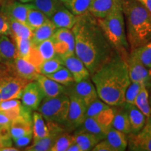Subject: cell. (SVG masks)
I'll list each match as a JSON object with an SVG mask.
<instances>
[{
    "label": "cell",
    "instance_id": "1",
    "mask_svg": "<svg viewBox=\"0 0 151 151\" xmlns=\"http://www.w3.org/2000/svg\"><path fill=\"white\" fill-rule=\"evenodd\" d=\"M71 30L75 38V54L83 62L90 76L117 53L97 18L90 12L77 16L76 22Z\"/></svg>",
    "mask_w": 151,
    "mask_h": 151
},
{
    "label": "cell",
    "instance_id": "2",
    "mask_svg": "<svg viewBox=\"0 0 151 151\" xmlns=\"http://www.w3.org/2000/svg\"><path fill=\"white\" fill-rule=\"evenodd\" d=\"M98 97L111 106L124 104V94L131 83L126 60L117 53L91 75Z\"/></svg>",
    "mask_w": 151,
    "mask_h": 151
},
{
    "label": "cell",
    "instance_id": "3",
    "mask_svg": "<svg viewBox=\"0 0 151 151\" xmlns=\"http://www.w3.org/2000/svg\"><path fill=\"white\" fill-rule=\"evenodd\" d=\"M130 50L151 41V14L137 0H122Z\"/></svg>",
    "mask_w": 151,
    "mask_h": 151
},
{
    "label": "cell",
    "instance_id": "4",
    "mask_svg": "<svg viewBox=\"0 0 151 151\" xmlns=\"http://www.w3.org/2000/svg\"><path fill=\"white\" fill-rule=\"evenodd\" d=\"M97 20L117 52L125 60L127 59L130 48L126 36L122 0H119L113 10L106 16L103 18H97Z\"/></svg>",
    "mask_w": 151,
    "mask_h": 151
},
{
    "label": "cell",
    "instance_id": "5",
    "mask_svg": "<svg viewBox=\"0 0 151 151\" xmlns=\"http://www.w3.org/2000/svg\"><path fill=\"white\" fill-rule=\"evenodd\" d=\"M69 104L70 98L65 92L54 97H44L37 110L47 122L63 126L68 115Z\"/></svg>",
    "mask_w": 151,
    "mask_h": 151
},
{
    "label": "cell",
    "instance_id": "6",
    "mask_svg": "<svg viewBox=\"0 0 151 151\" xmlns=\"http://www.w3.org/2000/svg\"><path fill=\"white\" fill-rule=\"evenodd\" d=\"M69 96L70 104L63 127L66 132H72L80 127L86 119L87 106L82 100L76 96Z\"/></svg>",
    "mask_w": 151,
    "mask_h": 151
},
{
    "label": "cell",
    "instance_id": "7",
    "mask_svg": "<svg viewBox=\"0 0 151 151\" xmlns=\"http://www.w3.org/2000/svg\"><path fill=\"white\" fill-rule=\"evenodd\" d=\"M30 81L18 76H6L0 80L1 99H20L24 87Z\"/></svg>",
    "mask_w": 151,
    "mask_h": 151
},
{
    "label": "cell",
    "instance_id": "8",
    "mask_svg": "<svg viewBox=\"0 0 151 151\" xmlns=\"http://www.w3.org/2000/svg\"><path fill=\"white\" fill-rule=\"evenodd\" d=\"M126 62L131 82L141 83L144 84L147 88L151 87L149 69L138 59L133 50H130L129 56L126 59Z\"/></svg>",
    "mask_w": 151,
    "mask_h": 151
},
{
    "label": "cell",
    "instance_id": "9",
    "mask_svg": "<svg viewBox=\"0 0 151 151\" xmlns=\"http://www.w3.org/2000/svg\"><path fill=\"white\" fill-rule=\"evenodd\" d=\"M67 94L79 98L87 106L99 98L95 86L89 78L74 82L70 86L67 87Z\"/></svg>",
    "mask_w": 151,
    "mask_h": 151
},
{
    "label": "cell",
    "instance_id": "10",
    "mask_svg": "<svg viewBox=\"0 0 151 151\" xmlns=\"http://www.w3.org/2000/svg\"><path fill=\"white\" fill-rule=\"evenodd\" d=\"M14 39L16 47L18 57L27 60L37 68H39L43 62V60L38 52L37 47L32 43L31 39L15 38Z\"/></svg>",
    "mask_w": 151,
    "mask_h": 151
},
{
    "label": "cell",
    "instance_id": "11",
    "mask_svg": "<svg viewBox=\"0 0 151 151\" xmlns=\"http://www.w3.org/2000/svg\"><path fill=\"white\" fill-rule=\"evenodd\" d=\"M49 128V134L47 137L34 141L31 146H27L24 149L27 151H47L50 150L53 146L55 141L60 134L65 131V128L61 124L55 122H48Z\"/></svg>",
    "mask_w": 151,
    "mask_h": 151
},
{
    "label": "cell",
    "instance_id": "12",
    "mask_svg": "<svg viewBox=\"0 0 151 151\" xmlns=\"http://www.w3.org/2000/svg\"><path fill=\"white\" fill-rule=\"evenodd\" d=\"M44 98L42 90L37 81H30L24 87L21 96L22 105L32 111H37Z\"/></svg>",
    "mask_w": 151,
    "mask_h": 151
},
{
    "label": "cell",
    "instance_id": "13",
    "mask_svg": "<svg viewBox=\"0 0 151 151\" xmlns=\"http://www.w3.org/2000/svg\"><path fill=\"white\" fill-rule=\"evenodd\" d=\"M60 58L63 66H65L71 73L75 82H79L85 79L90 78V73L89 71L85 66L83 62L79 59L75 53Z\"/></svg>",
    "mask_w": 151,
    "mask_h": 151
},
{
    "label": "cell",
    "instance_id": "14",
    "mask_svg": "<svg viewBox=\"0 0 151 151\" xmlns=\"http://www.w3.org/2000/svg\"><path fill=\"white\" fill-rule=\"evenodd\" d=\"M33 6L32 4L14 1L4 6L1 9V12L9 20H17L27 24V13Z\"/></svg>",
    "mask_w": 151,
    "mask_h": 151
},
{
    "label": "cell",
    "instance_id": "15",
    "mask_svg": "<svg viewBox=\"0 0 151 151\" xmlns=\"http://www.w3.org/2000/svg\"><path fill=\"white\" fill-rule=\"evenodd\" d=\"M9 68H12L16 76L29 81H35L40 73L35 65L20 57H17L14 64Z\"/></svg>",
    "mask_w": 151,
    "mask_h": 151
},
{
    "label": "cell",
    "instance_id": "16",
    "mask_svg": "<svg viewBox=\"0 0 151 151\" xmlns=\"http://www.w3.org/2000/svg\"><path fill=\"white\" fill-rule=\"evenodd\" d=\"M18 57L16 47L7 36L0 37V63L9 68Z\"/></svg>",
    "mask_w": 151,
    "mask_h": 151
},
{
    "label": "cell",
    "instance_id": "17",
    "mask_svg": "<svg viewBox=\"0 0 151 151\" xmlns=\"http://www.w3.org/2000/svg\"><path fill=\"white\" fill-rule=\"evenodd\" d=\"M35 81L41 88L44 97H54L65 92L67 93V87L58 83L45 75L39 73Z\"/></svg>",
    "mask_w": 151,
    "mask_h": 151
},
{
    "label": "cell",
    "instance_id": "18",
    "mask_svg": "<svg viewBox=\"0 0 151 151\" xmlns=\"http://www.w3.org/2000/svg\"><path fill=\"white\" fill-rule=\"evenodd\" d=\"M50 20L58 28L72 29L77 20V16L73 14L67 7L63 5L54 13Z\"/></svg>",
    "mask_w": 151,
    "mask_h": 151
},
{
    "label": "cell",
    "instance_id": "19",
    "mask_svg": "<svg viewBox=\"0 0 151 151\" xmlns=\"http://www.w3.org/2000/svg\"><path fill=\"white\" fill-rule=\"evenodd\" d=\"M127 139L129 150L136 151H151L150 132L141 129L137 134L130 133L129 138Z\"/></svg>",
    "mask_w": 151,
    "mask_h": 151
},
{
    "label": "cell",
    "instance_id": "20",
    "mask_svg": "<svg viewBox=\"0 0 151 151\" xmlns=\"http://www.w3.org/2000/svg\"><path fill=\"white\" fill-rule=\"evenodd\" d=\"M112 126L125 134H129L132 132L131 124L124 104L115 106V115Z\"/></svg>",
    "mask_w": 151,
    "mask_h": 151
},
{
    "label": "cell",
    "instance_id": "21",
    "mask_svg": "<svg viewBox=\"0 0 151 151\" xmlns=\"http://www.w3.org/2000/svg\"><path fill=\"white\" fill-rule=\"evenodd\" d=\"M124 106L127 109L128 117L131 124V133L137 134L144 127L146 117L135 105L127 104L124 103Z\"/></svg>",
    "mask_w": 151,
    "mask_h": 151
},
{
    "label": "cell",
    "instance_id": "22",
    "mask_svg": "<svg viewBox=\"0 0 151 151\" xmlns=\"http://www.w3.org/2000/svg\"><path fill=\"white\" fill-rule=\"evenodd\" d=\"M105 139L108 141L113 151H124L128 146L127 134L113 127L106 134Z\"/></svg>",
    "mask_w": 151,
    "mask_h": 151
},
{
    "label": "cell",
    "instance_id": "23",
    "mask_svg": "<svg viewBox=\"0 0 151 151\" xmlns=\"http://www.w3.org/2000/svg\"><path fill=\"white\" fill-rule=\"evenodd\" d=\"M119 0H92L89 12L96 18H103L108 15Z\"/></svg>",
    "mask_w": 151,
    "mask_h": 151
},
{
    "label": "cell",
    "instance_id": "24",
    "mask_svg": "<svg viewBox=\"0 0 151 151\" xmlns=\"http://www.w3.org/2000/svg\"><path fill=\"white\" fill-rule=\"evenodd\" d=\"M73 141L77 143L82 151L92 150L97 143L100 141L94 134L89 132L76 129L74 130Z\"/></svg>",
    "mask_w": 151,
    "mask_h": 151
},
{
    "label": "cell",
    "instance_id": "25",
    "mask_svg": "<svg viewBox=\"0 0 151 151\" xmlns=\"http://www.w3.org/2000/svg\"><path fill=\"white\" fill-rule=\"evenodd\" d=\"M56 29L57 28L55 24L52 23L51 20H49L46 23L33 30V35L31 40L34 44L37 46L43 41L52 38Z\"/></svg>",
    "mask_w": 151,
    "mask_h": 151
},
{
    "label": "cell",
    "instance_id": "26",
    "mask_svg": "<svg viewBox=\"0 0 151 151\" xmlns=\"http://www.w3.org/2000/svg\"><path fill=\"white\" fill-rule=\"evenodd\" d=\"M32 134L33 142L49 134V128L45 123L43 116L39 111H35L32 113Z\"/></svg>",
    "mask_w": 151,
    "mask_h": 151
},
{
    "label": "cell",
    "instance_id": "27",
    "mask_svg": "<svg viewBox=\"0 0 151 151\" xmlns=\"http://www.w3.org/2000/svg\"><path fill=\"white\" fill-rule=\"evenodd\" d=\"M23 105L18 99L2 100L0 101V111L6 113L13 120L20 116Z\"/></svg>",
    "mask_w": 151,
    "mask_h": 151
},
{
    "label": "cell",
    "instance_id": "28",
    "mask_svg": "<svg viewBox=\"0 0 151 151\" xmlns=\"http://www.w3.org/2000/svg\"><path fill=\"white\" fill-rule=\"evenodd\" d=\"M10 23L11 36L15 38L31 39L33 35V30L27 24L14 20H9Z\"/></svg>",
    "mask_w": 151,
    "mask_h": 151
},
{
    "label": "cell",
    "instance_id": "29",
    "mask_svg": "<svg viewBox=\"0 0 151 151\" xmlns=\"http://www.w3.org/2000/svg\"><path fill=\"white\" fill-rule=\"evenodd\" d=\"M77 129L83 130V131L92 134L99 141L105 139L106 136V134L101 129V127L98 124V122L95 120V118H91V117H87V118H86L83 122V124L78 128H77Z\"/></svg>",
    "mask_w": 151,
    "mask_h": 151
},
{
    "label": "cell",
    "instance_id": "30",
    "mask_svg": "<svg viewBox=\"0 0 151 151\" xmlns=\"http://www.w3.org/2000/svg\"><path fill=\"white\" fill-rule=\"evenodd\" d=\"M62 4L60 0H33L32 1V4L35 8L43 12L49 18L63 5Z\"/></svg>",
    "mask_w": 151,
    "mask_h": 151
},
{
    "label": "cell",
    "instance_id": "31",
    "mask_svg": "<svg viewBox=\"0 0 151 151\" xmlns=\"http://www.w3.org/2000/svg\"><path fill=\"white\" fill-rule=\"evenodd\" d=\"M50 18L48 16L39 11V9L35 8L34 6L28 11L27 16V24L32 29L34 30L42 25L46 22H48Z\"/></svg>",
    "mask_w": 151,
    "mask_h": 151
},
{
    "label": "cell",
    "instance_id": "32",
    "mask_svg": "<svg viewBox=\"0 0 151 151\" xmlns=\"http://www.w3.org/2000/svg\"><path fill=\"white\" fill-rule=\"evenodd\" d=\"M92 0H68L64 4L75 16H79L89 13Z\"/></svg>",
    "mask_w": 151,
    "mask_h": 151
},
{
    "label": "cell",
    "instance_id": "33",
    "mask_svg": "<svg viewBox=\"0 0 151 151\" xmlns=\"http://www.w3.org/2000/svg\"><path fill=\"white\" fill-rule=\"evenodd\" d=\"M115 115V106H111L108 109L100 112L95 117V120H97L98 124L101 127L106 134L113 127V120Z\"/></svg>",
    "mask_w": 151,
    "mask_h": 151
},
{
    "label": "cell",
    "instance_id": "34",
    "mask_svg": "<svg viewBox=\"0 0 151 151\" xmlns=\"http://www.w3.org/2000/svg\"><path fill=\"white\" fill-rule=\"evenodd\" d=\"M134 105L146 116V118L151 115V109L149 103V92L148 88L144 85L136 98Z\"/></svg>",
    "mask_w": 151,
    "mask_h": 151
},
{
    "label": "cell",
    "instance_id": "35",
    "mask_svg": "<svg viewBox=\"0 0 151 151\" xmlns=\"http://www.w3.org/2000/svg\"><path fill=\"white\" fill-rule=\"evenodd\" d=\"M46 76L65 87L70 86L75 82L71 73L65 66L60 68L54 73L47 75Z\"/></svg>",
    "mask_w": 151,
    "mask_h": 151
},
{
    "label": "cell",
    "instance_id": "36",
    "mask_svg": "<svg viewBox=\"0 0 151 151\" xmlns=\"http://www.w3.org/2000/svg\"><path fill=\"white\" fill-rule=\"evenodd\" d=\"M36 47H37L38 52L40 55L41 58H42L43 61L51 59L57 56L55 49L54 41L52 38L43 41L42 42L37 44Z\"/></svg>",
    "mask_w": 151,
    "mask_h": 151
},
{
    "label": "cell",
    "instance_id": "37",
    "mask_svg": "<svg viewBox=\"0 0 151 151\" xmlns=\"http://www.w3.org/2000/svg\"><path fill=\"white\" fill-rule=\"evenodd\" d=\"M62 67H63V65L61 60L57 55L51 59L43 61L38 69L41 74L47 76L54 73Z\"/></svg>",
    "mask_w": 151,
    "mask_h": 151
},
{
    "label": "cell",
    "instance_id": "38",
    "mask_svg": "<svg viewBox=\"0 0 151 151\" xmlns=\"http://www.w3.org/2000/svg\"><path fill=\"white\" fill-rule=\"evenodd\" d=\"M74 143L73 136L67 132H62L58 136L55 141L50 151H67L71 144Z\"/></svg>",
    "mask_w": 151,
    "mask_h": 151
},
{
    "label": "cell",
    "instance_id": "39",
    "mask_svg": "<svg viewBox=\"0 0 151 151\" xmlns=\"http://www.w3.org/2000/svg\"><path fill=\"white\" fill-rule=\"evenodd\" d=\"M134 52L140 60L141 63L145 67L150 69L151 68V41L147 43L143 46L139 48L133 49Z\"/></svg>",
    "mask_w": 151,
    "mask_h": 151
},
{
    "label": "cell",
    "instance_id": "40",
    "mask_svg": "<svg viewBox=\"0 0 151 151\" xmlns=\"http://www.w3.org/2000/svg\"><path fill=\"white\" fill-rule=\"evenodd\" d=\"M143 83L139 82H131L127 87L124 94V103L134 105V101L138 94L140 91ZM145 86V85H144Z\"/></svg>",
    "mask_w": 151,
    "mask_h": 151
},
{
    "label": "cell",
    "instance_id": "41",
    "mask_svg": "<svg viewBox=\"0 0 151 151\" xmlns=\"http://www.w3.org/2000/svg\"><path fill=\"white\" fill-rule=\"evenodd\" d=\"M109 106L106 104L104 101L99 98L94 100V101L87 106V110L86 113V118L87 117H91V118H95L100 112L106 109H108L110 107Z\"/></svg>",
    "mask_w": 151,
    "mask_h": 151
},
{
    "label": "cell",
    "instance_id": "42",
    "mask_svg": "<svg viewBox=\"0 0 151 151\" xmlns=\"http://www.w3.org/2000/svg\"><path fill=\"white\" fill-rule=\"evenodd\" d=\"M10 35L11 28L9 20L1 11L0 12V37Z\"/></svg>",
    "mask_w": 151,
    "mask_h": 151
},
{
    "label": "cell",
    "instance_id": "43",
    "mask_svg": "<svg viewBox=\"0 0 151 151\" xmlns=\"http://www.w3.org/2000/svg\"><path fill=\"white\" fill-rule=\"evenodd\" d=\"M32 138V134H29L22 136V137L16 138V139H12V140L14 141L17 148H23V147L27 146L29 144Z\"/></svg>",
    "mask_w": 151,
    "mask_h": 151
},
{
    "label": "cell",
    "instance_id": "44",
    "mask_svg": "<svg viewBox=\"0 0 151 151\" xmlns=\"http://www.w3.org/2000/svg\"><path fill=\"white\" fill-rule=\"evenodd\" d=\"M92 151H113L110 144L106 139L101 140L98 142L94 148L92 149Z\"/></svg>",
    "mask_w": 151,
    "mask_h": 151
},
{
    "label": "cell",
    "instance_id": "45",
    "mask_svg": "<svg viewBox=\"0 0 151 151\" xmlns=\"http://www.w3.org/2000/svg\"><path fill=\"white\" fill-rule=\"evenodd\" d=\"M13 120L6 113L0 111V127H10L11 122Z\"/></svg>",
    "mask_w": 151,
    "mask_h": 151
},
{
    "label": "cell",
    "instance_id": "46",
    "mask_svg": "<svg viewBox=\"0 0 151 151\" xmlns=\"http://www.w3.org/2000/svg\"><path fill=\"white\" fill-rule=\"evenodd\" d=\"M151 14V0H137Z\"/></svg>",
    "mask_w": 151,
    "mask_h": 151
},
{
    "label": "cell",
    "instance_id": "47",
    "mask_svg": "<svg viewBox=\"0 0 151 151\" xmlns=\"http://www.w3.org/2000/svg\"><path fill=\"white\" fill-rule=\"evenodd\" d=\"M142 129L151 133V115L147 118L144 127Z\"/></svg>",
    "mask_w": 151,
    "mask_h": 151
},
{
    "label": "cell",
    "instance_id": "48",
    "mask_svg": "<svg viewBox=\"0 0 151 151\" xmlns=\"http://www.w3.org/2000/svg\"><path fill=\"white\" fill-rule=\"evenodd\" d=\"M67 151H82V150H81L80 146H79L77 143H73L72 144H71L69 148H67Z\"/></svg>",
    "mask_w": 151,
    "mask_h": 151
},
{
    "label": "cell",
    "instance_id": "49",
    "mask_svg": "<svg viewBox=\"0 0 151 151\" xmlns=\"http://www.w3.org/2000/svg\"><path fill=\"white\" fill-rule=\"evenodd\" d=\"M3 66H5V65H0V80H1V78H3L4 77L8 76V71L6 69V67H3Z\"/></svg>",
    "mask_w": 151,
    "mask_h": 151
},
{
    "label": "cell",
    "instance_id": "50",
    "mask_svg": "<svg viewBox=\"0 0 151 151\" xmlns=\"http://www.w3.org/2000/svg\"><path fill=\"white\" fill-rule=\"evenodd\" d=\"M19 149L18 148H14L12 146L4 147V148H0V151H18Z\"/></svg>",
    "mask_w": 151,
    "mask_h": 151
},
{
    "label": "cell",
    "instance_id": "51",
    "mask_svg": "<svg viewBox=\"0 0 151 151\" xmlns=\"http://www.w3.org/2000/svg\"><path fill=\"white\" fill-rule=\"evenodd\" d=\"M18 1L22 3H31L32 2L33 0H18Z\"/></svg>",
    "mask_w": 151,
    "mask_h": 151
},
{
    "label": "cell",
    "instance_id": "52",
    "mask_svg": "<svg viewBox=\"0 0 151 151\" xmlns=\"http://www.w3.org/2000/svg\"><path fill=\"white\" fill-rule=\"evenodd\" d=\"M149 88H151V87H150ZM149 103H150V109H151V90H150V93H149Z\"/></svg>",
    "mask_w": 151,
    "mask_h": 151
},
{
    "label": "cell",
    "instance_id": "53",
    "mask_svg": "<svg viewBox=\"0 0 151 151\" xmlns=\"http://www.w3.org/2000/svg\"><path fill=\"white\" fill-rule=\"evenodd\" d=\"M2 101L1 99V83H0V101Z\"/></svg>",
    "mask_w": 151,
    "mask_h": 151
},
{
    "label": "cell",
    "instance_id": "54",
    "mask_svg": "<svg viewBox=\"0 0 151 151\" xmlns=\"http://www.w3.org/2000/svg\"><path fill=\"white\" fill-rule=\"evenodd\" d=\"M149 76H150V78L151 81V68L150 69H149Z\"/></svg>",
    "mask_w": 151,
    "mask_h": 151
},
{
    "label": "cell",
    "instance_id": "55",
    "mask_svg": "<svg viewBox=\"0 0 151 151\" xmlns=\"http://www.w3.org/2000/svg\"><path fill=\"white\" fill-rule=\"evenodd\" d=\"M60 1H62V3H63V4H64V3H65V2H67V1H68V0H60Z\"/></svg>",
    "mask_w": 151,
    "mask_h": 151
}]
</instances>
